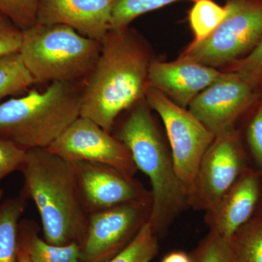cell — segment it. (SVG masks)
<instances>
[{
    "instance_id": "e0dca14e",
    "label": "cell",
    "mask_w": 262,
    "mask_h": 262,
    "mask_svg": "<svg viewBox=\"0 0 262 262\" xmlns=\"http://www.w3.org/2000/svg\"><path fill=\"white\" fill-rule=\"evenodd\" d=\"M27 201L20 194L0 203V262H18L19 224Z\"/></svg>"
},
{
    "instance_id": "4316f807",
    "label": "cell",
    "mask_w": 262,
    "mask_h": 262,
    "mask_svg": "<svg viewBox=\"0 0 262 262\" xmlns=\"http://www.w3.org/2000/svg\"><path fill=\"white\" fill-rule=\"evenodd\" d=\"M23 31L0 13V57L19 53Z\"/></svg>"
},
{
    "instance_id": "603a6c76",
    "label": "cell",
    "mask_w": 262,
    "mask_h": 262,
    "mask_svg": "<svg viewBox=\"0 0 262 262\" xmlns=\"http://www.w3.org/2000/svg\"><path fill=\"white\" fill-rule=\"evenodd\" d=\"M191 262H234L230 241L211 230L190 256Z\"/></svg>"
},
{
    "instance_id": "6da1fadb",
    "label": "cell",
    "mask_w": 262,
    "mask_h": 262,
    "mask_svg": "<svg viewBox=\"0 0 262 262\" xmlns=\"http://www.w3.org/2000/svg\"><path fill=\"white\" fill-rule=\"evenodd\" d=\"M149 53L128 29L110 30L94 69L84 80L80 116L111 133L117 117L145 98Z\"/></svg>"
},
{
    "instance_id": "8992f818",
    "label": "cell",
    "mask_w": 262,
    "mask_h": 262,
    "mask_svg": "<svg viewBox=\"0 0 262 262\" xmlns=\"http://www.w3.org/2000/svg\"><path fill=\"white\" fill-rule=\"evenodd\" d=\"M227 15L204 39L194 40L179 59L222 67L249 53L262 37V0H228Z\"/></svg>"
},
{
    "instance_id": "f1b7e54d",
    "label": "cell",
    "mask_w": 262,
    "mask_h": 262,
    "mask_svg": "<svg viewBox=\"0 0 262 262\" xmlns=\"http://www.w3.org/2000/svg\"><path fill=\"white\" fill-rule=\"evenodd\" d=\"M163 262H191V259L184 252H174L165 256Z\"/></svg>"
},
{
    "instance_id": "277c9868",
    "label": "cell",
    "mask_w": 262,
    "mask_h": 262,
    "mask_svg": "<svg viewBox=\"0 0 262 262\" xmlns=\"http://www.w3.org/2000/svg\"><path fill=\"white\" fill-rule=\"evenodd\" d=\"M84 81L53 82L0 104V137L25 151L47 149L80 116Z\"/></svg>"
},
{
    "instance_id": "8fae6325",
    "label": "cell",
    "mask_w": 262,
    "mask_h": 262,
    "mask_svg": "<svg viewBox=\"0 0 262 262\" xmlns=\"http://www.w3.org/2000/svg\"><path fill=\"white\" fill-rule=\"evenodd\" d=\"M81 201L89 214L133 202L151 201L140 183L108 165L72 162Z\"/></svg>"
},
{
    "instance_id": "7a4b0ae2",
    "label": "cell",
    "mask_w": 262,
    "mask_h": 262,
    "mask_svg": "<svg viewBox=\"0 0 262 262\" xmlns=\"http://www.w3.org/2000/svg\"><path fill=\"white\" fill-rule=\"evenodd\" d=\"M19 171L24 181L20 194L37 207L45 239L56 246L82 244L89 215L81 201L72 162L36 148L27 151Z\"/></svg>"
},
{
    "instance_id": "5bb4252c",
    "label": "cell",
    "mask_w": 262,
    "mask_h": 262,
    "mask_svg": "<svg viewBox=\"0 0 262 262\" xmlns=\"http://www.w3.org/2000/svg\"><path fill=\"white\" fill-rule=\"evenodd\" d=\"M224 73L215 68L179 59L173 62H151L149 85L165 94L174 103L186 108L203 90Z\"/></svg>"
},
{
    "instance_id": "ba28073f",
    "label": "cell",
    "mask_w": 262,
    "mask_h": 262,
    "mask_svg": "<svg viewBox=\"0 0 262 262\" xmlns=\"http://www.w3.org/2000/svg\"><path fill=\"white\" fill-rule=\"evenodd\" d=\"M151 201L133 202L91 213L80 245V262H104L136 237L151 213Z\"/></svg>"
},
{
    "instance_id": "f546056e",
    "label": "cell",
    "mask_w": 262,
    "mask_h": 262,
    "mask_svg": "<svg viewBox=\"0 0 262 262\" xmlns=\"http://www.w3.org/2000/svg\"><path fill=\"white\" fill-rule=\"evenodd\" d=\"M18 262H31L27 251L20 246L18 251Z\"/></svg>"
},
{
    "instance_id": "4fadbf2b",
    "label": "cell",
    "mask_w": 262,
    "mask_h": 262,
    "mask_svg": "<svg viewBox=\"0 0 262 262\" xmlns=\"http://www.w3.org/2000/svg\"><path fill=\"white\" fill-rule=\"evenodd\" d=\"M117 0H39L37 23L67 26L81 35L102 42L111 30Z\"/></svg>"
},
{
    "instance_id": "484cf974",
    "label": "cell",
    "mask_w": 262,
    "mask_h": 262,
    "mask_svg": "<svg viewBox=\"0 0 262 262\" xmlns=\"http://www.w3.org/2000/svg\"><path fill=\"white\" fill-rule=\"evenodd\" d=\"M27 151L14 142L0 137V182L13 172L20 170Z\"/></svg>"
},
{
    "instance_id": "ac0fdd59",
    "label": "cell",
    "mask_w": 262,
    "mask_h": 262,
    "mask_svg": "<svg viewBox=\"0 0 262 262\" xmlns=\"http://www.w3.org/2000/svg\"><path fill=\"white\" fill-rule=\"evenodd\" d=\"M35 84L19 53L0 57V101Z\"/></svg>"
},
{
    "instance_id": "7402d4cb",
    "label": "cell",
    "mask_w": 262,
    "mask_h": 262,
    "mask_svg": "<svg viewBox=\"0 0 262 262\" xmlns=\"http://www.w3.org/2000/svg\"><path fill=\"white\" fill-rule=\"evenodd\" d=\"M230 242L234 262H262V222L237 231Z\"/></svg>"
},
{
    "instance_id": "2e32d148",
    "label": "cell",
    "mask_w": 262,
    "mask_h": 262,
    "mask_svg": "<svg viewBox=\"0 0 262 262\" xmlns=\"http://www.w3.org/2000/svg\"><path fill=\"white\" fill-rule=\"evenodd\" d=\"M37 223L20 220L18 228L19 246L27 251L31 262H80V245L72 243L56 246L43 241L38 234Z\"/></svg>"
},
{
    "instance_id": "9c48e42d",
    "label": "cell",
    "mask_w": 262,
    "mask_h": 262,
    "mask_svg": "<svg viewBox=\"0 0 262 262\" xmlns=\"http://www.w3.org/2000/svg\"><path fill=\"white\" fill-rule=\"evenodd\" d=\"M47 149L70 162L102 164L132 177L137 170L125 146L88 117H79Z\"/></svg>"
},
{
    "instance_id": "30bf717a",
    "label": "cell",
    "mask_w": 262,
    "mask_h": 262,
    "mask_svg": "<svg viewBox=\"0 0 262 262\" xmlns=\"http://www.w3.org/2000/svg\"><path fill=\"white\" fill-rule=\"evenodd\" d=\"M241 166L242 153L233 132L215 136L200 164L189 204L209 211L236 182Z\"/></svg>"
},
{
    "instance_id": "83f0119b",
    "label": "cell",
    "mask_w": 262,
    "mask_h": 262,
    "mask_svg": "<svg viewBox=\"0 0 262 262\" xmlns=\"http://www.w3.org/2000/svg\"><path fill=\"white\" fill-rule=\"evenodd\" d=\"M248 141L255 158L262 164V105L248 127Z\"/></svg>"
},
{
    "instance_id": "52a82bcc",
    "label": "cell",
    "mask_w": 262,
    "mask_h": 262,
    "mask_svg": "<svg viewBox=\"0 0 262 262\" xmlns=\"http://www.w3.org/2000/svg\"><path fill=\"white\" fill-rule=\"evenodd\" d=\"M145 99L163 120L176 173L190 193L203 157L215 136L189 110L181 107L158 90L149 85Z\"/></svg>"
},
{
    "instance_id": "7c38bea8",
    "label": "cell",
    "mask_w": 262,
    "mask_h": 262,
    "mask_svg": "<svg viewBox=\"0 0 262 262\" xmlns=\"http://www.w3.org/2000/svg\"><path fill=\"white\" fill-rule=\"evenodd\" d=\"M254 89L233 72L200 93L189 111L215 136L230 130L234 120L252 102Z\"/></svg>"
},
{
    "instance_id": "cb8c5ba5",
    "label": "cell",
    "mask_w": 262,
    "mask_h": 262,
    "mask_svg": "<svg viewBox=\"0 0 262 262\" xmlns=\"http://www.w3.org/2000/svg\"><path fill=\"white\" fill-rule=\"evenodd\" d=\"M39 0H0V13L22 31L37 23Z\"/></svg>"
},
{
    "instance_id": "44dd1931",
    "label": "cell",
    "mask_w": 262,
    "mask_h": 262,
    "mask_svg": "<svg viewBox=\"0 0 262 262\" xmlns=\"http://www.w3.org/2000/svg\"><path fill=\"white\" fill-rule=\"evenodd\" d=\"M177 1L182 0H117L112 17L111 30L126 29L131 21L140 15Z\"/></svg>"
},
{
    "instance_id": "ffe728a7",
    "label": "cell",
    "mask_w": 262,
    "mask_h": 262,
    "mask_svg": "<svg viewBox=\"0 0 262 262\" xmlns=\"http://www.w3.org/2000/svg\"><path fill=\"white\" fill-rule=\"evenodd\" d=\"M227 15L225 7L212 0H198L189 12V20L195 39H204L213 32Z\"/></svg>"
},
{
    "instance_id": "4dcf8cb0",
    "label": "cell",
    "mask_w": 262,
    "mask_h": 262,
    "mask_svg": "<svg viewBox=\"0 0 262 262\" xmlns=\"http://www.w3.org/2000/svg\"><path fill=\"white\" fill-rule=\"evenodd\" d=\"M3 191L1 189H0V201H1L2 198H3Z\"/></svg>"
},
{
    "instance_id": "5b68a950",
    "label": "cell",
    "mask_w": 262,
    "mask_h": 262,
    "mask_svg": "<svg viewBox=\"0 0 262 262\" xmlns=\"http://www.w3.org/2000/svg\"><path fill=\"white\" fill-rule=\"evenodd\" d=\"M101 43L65 25L37 24L23 31L19 54L35 83L84 81L94 69Z\"/></svg>"
},
{
    "instance_id": "3957f363",
    "label": "cell",
    "mask_w": 262,
    "mask_h": 262,
    "mask_svg": "<svg viewBox=\"0 0 262 262\" xmlns=\"http://www.w3.org/2000/svg\"><path fill=\"white\" fill-rule=\"evenodd\" d=\"M129 110L113 136L128 149L136 168L149 177L151 208L148 222L157 233L189 204V192L176 173L145 98Z\"/></svg>"
},
{
    "instance_id": "d4e9b609",
    "label": "cell",
    "mask_w": 262,
    "mask_h": 262,
    "mask_svg": "<svg viewBox=\"0 0 262 262\" xmlns=\"http://www.w3.org/2000/svg\"><path fill=\"white\" fill-rule=\"evenodd\" d=\"M232 72L254 90L262 84V37L246 57L234 62Z\"/></svg>"
},
{
    "instance_id": "9a60e30c",
    "label": "cell",
    "mask_w": 262,
    "mask_h": 262,
    "mask_svg": "<svg viewBox=\"0 0 262 262\" xmlns=\"http://www.w3.org/2000/svg\"><path fill=\"white\" fill-rule=\"evenodd\" d=\"M258 198V182L253 176L250 174L236 180L218 203L208 211L211 230L231 241L249 220Z\"/></svg>"
},
{
    "instance_id": "d6986e66",
    "label": "cell",
    "mask_w": 262,
    "mask_h": 262,
    "mask_svg": "<svg viewBox=\"0 0 262 262\" xmlns=\"http://www.w3.org/2000/svg\"><path fill=\"white\" fill-rule=\"evenodd\" d=\"M158 251L156 233L147 222L126 247L104 262H151Z\"/></svg>"
}]
</instances>
